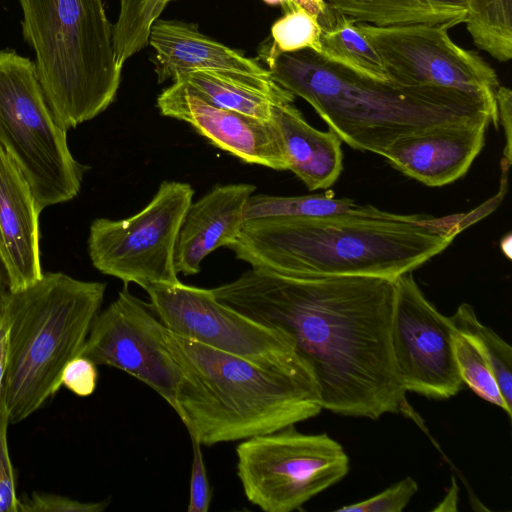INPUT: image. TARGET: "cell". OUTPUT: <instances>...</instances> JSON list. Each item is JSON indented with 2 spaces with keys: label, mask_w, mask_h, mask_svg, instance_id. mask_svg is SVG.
<instances>
[{
  "label": "cell",
  "mask_w": 512,
  "mask_h": 512,
  "mask_svg": "<svg viewBox=\"0 0 512 512\" xmlns=\"http://www.w3.org/2000/svg\"><path fill=\"white\" fill-rule=\"evenodd\" d=\"M25 41L56 121L69 130L115 100L122 66L102 0H19Z\"/></svg>",
  "instance_id": "obj_6"
},
{
  "label": "cell",
  "mask_w": 512,
  "mask_h": 512,
  "mask_svg": "<svg viewBox=\"0 0 512 512\" xmlns=\"http://www.w3.org/2000/svg\"><path fill=\"white\" fill-rule=\"evenodd\" d=\"M148 44L155 52L158 83L203 69L271 77L256 59L245 57L183 21L157 18L151 25Z\"/></svg>",
  "instance_id": "obj_18"
},
{
  "label": "cell",
  "mask_w": 512,
  "mask_h": 512,
  "mask_svg": "<svg viewBox=\"0 0 512 512\" xmlns=\"http://www.w3.org/2000/svg\"><path fill=\"white\" fill-rule=\"evenodd\" d=\"M274 120L288 170L311 191L332 186L343 170L341 139L331 129L323 132L312 127L292 103L277 106Z\"/></svg>",
  "instance_id": "obj_19"
},
{
  "label": "cell",
  "mask_w": 512,
  "mask_h": 512,
  "mask_svg": "<svg viewBox=\"0 0 512 512\" xmlns=\"http://www.w3.org/2000/svg\"><path fill=\"white\" fill-rule=\"evenodd\" d=\"M163 342L180 372L174 411L202 445L273 433L323 410L310 368L262 366L166 327Z\"/></svg>",
  "instance_id": "obj_4"
},
{
  "label": "cell",
  "mask_w": 512,
  "mask_h": 512,
  "mask_svg": "<svg viewBox=\"0 0 512 512\" xmlns=\"http://www.w3.org/2000/svg\"><path fill=\"white\" fill-rule=\"evenodd\" d=\"M318 17L324 59L363 76L388 80L381 59L356 23L326 5Z\"/></svg>",
  "instance_id": "obj_22"
},
{
  "label": "cell",
  "mask_w": 512,
  "mask_h": 512,
  "mask_svg": "<svg viewBox=\"0 0 512 512\" xmlns=\"http://www.w3.org/2000/svg\"><path fill=\"white\" fill-rule=\"evenodd\" d=\"M0 146L20 169L40 212L78 195L87 167L73 157L35 63L9 49L0 50Z\"/></svg>",
  "instance_id": "obj_7"
},
{
  "label": "cell",
  "mask_w": 512,
  "mask_h": 512,
  "mask_svg": "<svg viewBox=\"0 0 512 512\" xmlns=\"http://www.w3.org/2000/svg\"><path fill=\"white\" fill-rule=\"evenodd\" d=\"M172 1V0H171Z\"/></svg>",
  "instance_id": "obj_38"
},
{
  "label": "cell",
  "mask_w": 512,
  "mask_h": 512,
  "mask_svg": "<svg viewBox=\"0 0 512 512\" xmlns=\"http://www.w3.org/2000/svg\"><path fill=\"white\" fill-rule=\"evenodd\" d=\"M255 190L254 185L247 183L217 185L190 204L175 246L178 273H199L207 255L228 247L238 237L245 223L247 201Z\"/></svg>",
  "instance_id": "obj_17"
},
{
  "label": "cell",
  "mask_w": 512,
  "mask_h": 512,
  "mask_svg": "<svg viewBox=\"0 0 512 512\" xmlns=\"http://www.w3.org/2000/svg\"><path fill=\"white\" fill-rule=\"evenodd\" d=\"M108 505V500L81 502L66 496L33 492L19 499L18 512H101Z\"/></svg>",
  "instance_id": "obj_29"
},
{
  "label": "cell",
  "mask_w": 512,
  "mask_h": 512,
  "mask_svg": "<svg viewBox=\"0 0 512 512\" xmlns=\"http://www.w3.org/2000/svg\"><path fill=\"white\" fill-rule=\"evenodd\" d=\"M174 81L184 82L218 107L267 121L274 120L277 106L293 103L295 98L271 77L233 71L195 70Z\"/></svg>",
  "instance_id": "obj_20"
},
{
  "label": "cell",
  "mask_w": 512,
  "mask_h": 512,
  "mask_svg": "<svg viewBox=\"0 0 512 512\" xmlns=\"http://www.w3.org/2000/svg\"><path fill=\"white\" fill-rule=\"evenodd\" d=\"M474 44L499 62L512 58V0H469L465 22Z\"/></svg>",
  "instance_id": "obj_23"
},
{
  "label": "cell",
  "mask_w": 512,
  "mask_h": 512,
  "mask_svg": "<svg viewBox=\"0 0 512 512\" xmlns=\"http://www.w3.org/2000/svg\"><path fill=\"white\" fill-rule=\"evenodd\" d=\"M164 329L150 302L133 295L125 284L94 318L80 356L125 371L174 409L180 372L164 345Z\"/></svg>",
  "instance_id": "obj_12"
},
{
  "label": "cell",
  "mask_w": 512,
  "mask_h": 512,
  "mask_svg": "<svg viewBox=\"0 0 512 512\" xmlns=\"http://www.w3.org/2000/svg\"><path fill=\"white\" fill-rule=\"evenodd\" d=\"M452 345L460 378L483 400L503 409L507 408L495 380L491 364L480 345L470 335L452 327Z\"/></svg>",
  "instance_id": "obj_26"
},
{
  "label": "cell",
  "mask_w": 512,
  "mask_h": 512,
  "mask_svg": "<svg viewBox=\"0 0 512 512\" xmlns=\"http://www.w3.org/2000/svg\"><path fill=\"white\" fill-rule=\"evenodd\" d=\"M496 103H497V112L499 118V124L501 123L504 128L506 144L504 148V162L506 163V167L509 168L511 165V154H512V92L509 88L500 86L497 95H496Z\"/></svg>",
  "instance_id": "obj_33"
},
{
  "label": "cell",
  "mask_w": 512,
  "mask_h": 512,
  "mask_svg": "<svg viewBox=\"0 0 512 512\" xmlns=\"http://www.w3.org/2000/svg\"><path fill=\"white\" fill-rule=\"evenodd\" d=\"M9 422L4 396L0 397V512H18L19 498L15 491V475L11 464L7 429Z\"/></svg>",
  "instance_id": "obj_30"
},
{
  "label": "cell",
  "mask_w": 512,
  "mask_h": 512,
  "mask_svg": "<svg viewBox=\"0 0 512 512\" xmlns=\"http://www.w3.org/2000/svg\"><path fill=\"white\" fill-rule=\"evenodd\" d=\"M418 491L417 482L406 477L375 496L342 506L339 512H401Z\"/></svg>",
  "instance_id": "obj_28"
},
{
  "label": "cell",
  "mask_w": 512,
  "mask_h": 512,
  "mask_svg": "<svg viewBox=\"0 0 512 512\" xmlns=\"http://www.w3.org/2000/svg\"><path fill=\"white\" fill-rule=\"evenodd\" d=\"M190 437L193 447V457L187 510L188 512H207L212 500V490L201 449L202 444L196 437Z\"/></svg>",
  "instance_id": "obj_31"
},
{
  "label": "cell",
  "mask_w": 512,
  "mask_h": 512,
  "mask_svg": "<svg viewBox=\"0 0 512 512\" xmlns=\"http://www.w3.org/2000/svg\"><path fill=\"white\" fill-rule=\"evenodd\" d=\"M490 121L437 126L397 139L382 155L401 173L440 187L466 174L481 152Z\"/></svg>",
  "instance_id": "obj_15"
},
{
  "label": "cell",
  "mask_w": 512,
  "mask_h": 512,
  "mask_svg": "<svg viewBox=\"0 0 512 512\" xmlns=\"http://www.w3.org/2000/svg\"><path fill=\"white\" fill-rule=\"evenodd\" d=\"M321 27L318 16L304 8L284 13L271 27L272 41L261 51V57L310 49L321 52Z\"/></svg>",
  "instance_id": "obj_27"
},
{
  "label": "cell",
  "mask_w": 512,
  "mask_h": 512,
  "mask_svg": "<svg viewBox=\"0 0 512 512\" xmlns=\"http://www.w3.org/2000/svg\"><path fill=\"white\" fill-rule=\"evenodd\" d=\"M458 487L455 481L452 482V487L448 491L446 497L434 508V511H455L457 510L458 503Z\"/></svg>",
  "instance_id": "obj_36"
},
{
  "label": "cell",
  "mask_w": 512,
  "mask_h": 512,
  "mask_svg": "<svg viewBox=\"0 0 512 512\" xmlns=\"http://www.w3.org/2000/svg\"><path fill=\"white\" fill-rule=\"evenodd\" d=\"M194 190L180 181H163L151 201L135 215L95 219L89 229L88 254L103 274L135 283L144 290L180 280L175 246Z\"/></svg>",
  "instance_id": "obj_9"
},
{
  "label": "cell",
  "mask_w": 512,
  "mask_h": 512,
  "mask_svg": "<svg viewBox=\"0 0 512 512\" xmlns=\"http://www.w3.org/2000/svg\"><path fill=\"white\" fill-rule=\"evenodd\" d=\"M9 326L6 311L0 304V397L4 392V377L9 356Z\"/></svg>",
  "instance_id": "obj_34"
},
{
  "label": "cell",
  "mask_w": 512,
  "mask_h": 512,
  "mask_svg": "<svg viewBox=\"0 0 512 512\" xmlns=\"http://www.w3.org/2000/svg\"><path fill=\"white\" fill-rule=\"evenodd\" d=\"M156 104L162 115L188 123L211 144L243 162L288 170L275 120H261L218 107L181 81H174L163 90Z\"/></svg>",
  "instance_id": "obj_14"
},
{
  "label": "cell",
  "mask_w": 512,
  "mask_h": 512,
  "mask_svg": "<svg viewBox=\"0 0 512 512\" xmlns=\"http://www.w3.org/2000/svg\"><path fill=\"white\" fill-rule=\"evenodd\" d=\"M145 291L164 326L179 336L262 366L310 368L288 335L219 302L211 289L179 281L151 285Z\"/></svg>",
  "instance_id": "obj_10"
},
{
  "label": "cell",
  "mask_w": 512,
  "mask_h": 512,
  "mask_svg": "<svg viewBox=\"0 0 512 512\" xmlns=\"http://www.w3.org/2000/svg\"><path fill=\"white\" fill-rule=\"evenodd\" d=\"M357 26L390 81L462 91L484 101L499 120L496 95L501 85L495 70L477 52L454 43L447 29L424 24Z\"/></svg>",
  "instance_id": "obj_11"
},
{
  "label": "cell",
  "mask_w": 512,
  "mask_h": 512,
  "mask_svg": "<svg viewBox=\"0 0 512 512\" xmlns=\"http://www.w3.org/2000/svg\"><path fill=\"white\" fill-rule=\"evenodd\" d=\"M269 5H280L283 13L295 10L297 8H304L318 17L322 16L326 10V3L324 0H263Z\"/></svg>",
  "instance_id": "obj_35"
},
{
  "label": "cell",
  "mask_w": 512,
  "mask_h": 512,
  "mask_svg": "<svg viewBox=\"0 0 512 512\" xmlns=\"http://www.w3.org/2000/svg\"><path fill=\"white\" fill-rule=\"evenodd\" d=\"M237 476L249 502L265 512H291L346 476L349 458L327 434L289 426L243 440Z\"/></svg>",
  "instance_id": "obj_8"
},
{
  "label": "cell",
  "mask_w": 512,
  "mask_h": 512,
  "mask_svg": "<svg viewBox=\"0 0 512 512\" xmlns=\"http://www.w3.org/2000/svg\"><path fill=\"white\" fill-rule=\"evenodd\" d=\"M211 291L219 302L288 335L313 372L323 409L370 419L414 417L392 352L394 280L288 277L251 268Z\"/></svg>",
  "instance_id": "obj_1"
},
{
  "label": "cell",
  "mask_w": 512,
  "mask_h": 512,
  "mask_svg": "<svg viewBox=\"0 0 512 512\" xmlns=\"http://www.w3.org/2000/svg\"><path fill=\"white\" fill-rule=\"evenodd\" d=\"M263 59L273 81L309 103L357 150L382 156L397 139L429 128L477 121L500 125L484 101L462 91L370 78L310 49Z\"/></svg>",
  "instance_id": "obj_3"
},
{
  "label": "cell",
  "mask_w": 512,
  "mask_h": 512,
  "mask_svg": "<svg viewBox=\"0 0 512 512\" xmlns=\"http://www.w3.org/2000/svg\"><path fill=\"white\" fill-rule=\"evenodd\" d=\"M451 326L462 331L480 345L487 356L504 402L512 412V348L490 327L477 318L474 308L462 303L448 317Z\"/></svg>",
  "instance_id": "obj_24"
},
{
  "label": "cell",
  "mask_w": 512,
  "mask_h": 512,
  "mask_svg": "<svg viewBox=\"0 0 512 512\" xmlns=\"http://www.w3.org/2000/svg\"><path fill=\"white\" fill-rule=\"evenodd\" d=\"M97 382V365L83 356H77L69 361L61 376V384L81 397L93 394Z\"/></svg>",
  "instance_id": "obj_32"
},
{
  "label": "cell",
  "mask_w": 512,
  "mask_h": 512,
  "mask_svg": "<svg viewBox=\"0 0 512 512\" xmlns=\"http://www.w3.org/2000/svg\"><path fill=\"white\" fill-rule=\"evenodd\" d=\"M7 292H8V284H7V278H6V273H5L4 264H3L2 249H1V244H0V303L2 302V300L5 297Z\"/></svg>",
  "instance_id": "obj_37"
},
{
  "label": "cell",
  "mask_w": 512,
  "mask_h": 512,
  "mask_svg": "<svg viewBox=\"0 0 512 512\" xmlns=\"http://www.w3.org/2000/svg\"><path fill=\"white\" fill-rule=\"evenodd\" d=\"M351 199L328 194L303 196L251 195L247 201L246 220L265 217L324 216L346 213L360 207Z\"/></svg>",
  "instance_id": "obj_25"
},
{
  "label": "cell",
  "mask_w": 512,
  "mask_h": 512,
  "mask_svg": "<svg viewBox=\"0 0 512 512\" xmlns=\"http://www.w3.org/2000/svg\"><path fill=\"white\" fill-rule=\"evenodd\" d=\"M105 290V283L61 272L8 290L0 304L10 325L3 392L10 424L25 420L62 386V372L80 356Z\"/></svg>",
  "instance_id": "obj_5"
},
{
  "label": "cell",
  "mask_w": 512,
  "mask_h": 512,
  "mask_svg": "<svg viewBox=\"0 0 512 512\" xmlns=\"http://www.w3.org/2000/svg\"><path fill=\"white\" fill-rule=\"evenodd\" d=\"M354 23L376 27L432 25L447 30L465 23L469 0H324Z\"/></svg>",
  "instance_id": "obj_21"
},
{
  "label": "cell",
  "mask_w": 512,
  "mask_h": 512,
  "mask_svg": "<svg viewBox=\"0 0 512 512\" xmlns=\"http://www.w3.org/2000/svg\"><path fill=\"white\" fill-rule=\"evenodd\" d=\"M40 213L29 184L0 146V244L9 291L24 288L43 275Z\"/></svg>",
  "instance_id": "obj_16"
},
{
  "label": "cell",
  "mask_w": 512,
  "mask_h": 512,
  "mask_svg": "<svg viewBox=\"0 0 512 512\" xmlns=\"http://www.w3.org/2000/svg\"><path fill=\"white\" fill-rule=\"evenodd\" d=\"M391 345L406 392L448 399L463 387L452 345V326L425 297L411 272L394 279Z\"/></svg>",
  "instance_id": "obj_13"
},
{
  "label": "cell",
  "mask_w": 512,
  "mask_h": 512,
  "mask_svg": "<svg viewBox=\"0 0 512 512\" xmlns=\"http://www.w3.org/2000/svg\"><path fill=\"white\" fill-rule=\"evenodd\" d=\"M467 221L361 205L340 214L246 220L228 248L253 269L288 277L394 280L445 250Z\"/></svg>",
  "instance_id": "obj_2"
}]
</instances>
